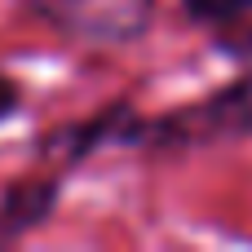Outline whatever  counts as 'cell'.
Returning a JSON list of instances; mask_svg holds the SVG:
<instances>
[{
    "label": "cell",
    "mask_w": 252,
    "mask_h": 252,
    "mask_svg": "<svg viewBox=\"0 0 252 252\" xmlns=\"http://www.w3.org/2000/svg\"><path fill=\"white\" fill-rule=\"evenodd\" d=\"M230 142H252V62H244V75H235L230 84L195 102L168 106L159 115L133 111V120L124 124L120 151L159 159V155H195Z\"/></svg>",
    "instance_id": "cell-1"
},
{
    "label": "cell",
    "mask_w": 252,
    "mask_h": 252,
    "mask_svg": "<svg viewBox=\"0 0 252 252\" xmlns=\"http://www.w3.org/2000/svg\"><path fill=\"white\" fill-rule=\"evenodd\" d=\"M31 18L71 44L128 49L151 35L159 0H18Z\"/></svg>",
    "instance_id": "cell-2"
},
{
    "label": "cell",
    "mask_w": 252,
    "mask_h": 252,
    "mask_svg": "<svg viewBox=\"0 0 252 252\" xmlns=\"http://www.w3.org/2000/svg\"><path fill=\"white\" fill-rule=\"evenodd\" d=\"M133 111H137V106H133L128 97H120V102L97 106V111L84 115V120H62V124L35 133L31 155H35L40 164H53V168H62V173H75V168H84L89 159H97L102 151H120L124 124L133 120Z\"/></svg>",
    "instance_id": "cell-3"
},
{
    "label": "cell",
    "mask_w": 252,
    "mask_h": 252,
    "mask_svg": "<svg viewBox=\"0 0 252 252\" xmlns=\"http://www.w3.org/2000/svg\"><path fill=\"white\" fill-rule=\"evenodd\" d=\"M66 177L62 168H40V173H27V177H13L4 190H0V252L31 239L35 230H44L66 195Z\"/></svg>",
    "instance_id": "cell-4"
},
{
    "label": "cell",
    "mask_w": 252,
    "mask_h": 252,
    "mask_svg": "<svg viewBox=\"0 0 252 252\" xmlns=\"http://www.w3.org/2000/svg\"><path fill=\"white\" fill-rule=\"evenodd\" d=\"M182 18L230 62H252V0H177Z\"/></svg>",
    "instance_id": "cell-5"
},
{
    "label": "cell",
    "mask_w": 252,
    "mask_h": 252,
    "mask_svg": "<svg viewBox=\"0 0 252 252\" xmlns=\"http://www.w3.org/2000/svg\"><path fill=\"white\" fill-rule=\"evenodd\" d=\"M22 106H27V89H22V80L9 75V71H0V124H9L13 115H22Z\"/></svg>",
    "instance_id": "cell-6"
}]
</instances>
